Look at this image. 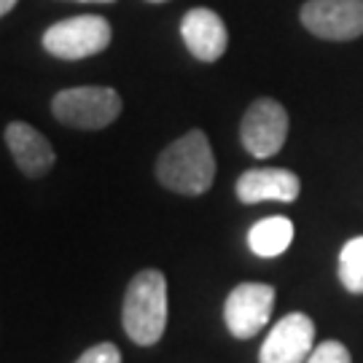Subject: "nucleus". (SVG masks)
Here are the masks:
<instances>
[{"instance_id": "f257e3e1", "label": "nucleus", "mask_w": 363, "mask_h": 363, "mask_svg": "<svg viewBox=\"0 0 363 363\" xmlns=\"http://www.w3.org/2000/svg\"><path fill=\"white\" fill-rule=\"evenodd\" d=\"M156 178L175 194L199 196L216 181V156L202 130L186 132L156 159Z\"/></svg>"}, {"instance_id": "f03ea898", "label": "nucleus", "mask_w": 363, "mask_h": 363, "mask_svg": "<svg viewBox=\"0 0 363 363\" xmlns=\"http://www.w3.org/2000/svg\"><path fill=\"white\" fill-rule=\"evenodd\" d=\"M127 337L140 345H156L167 328V277L159 269H143L130 280L121 307Z\"/></svg>"}, {"instance_id": "7ed1b4c3", "label": "nucleus", "mask_w": 363, "mask_h": 363, "mask_svg": "<svg viewBox=\"0 0 363 363\" xmlns=\"http://www.w3.org/2000/svg\"><path fill=\"white\" fill-rule=\"evenodd\" d=\"M57 121L76 130H105L121 113V97L111 86H73L52 100Z\"/></svg>"}, {"instance_id": "20e7f679", "label": "nucleus", "mask_w": 363, "mask_h": 363, "mask_svg": "<svg viewBox=\"0 0 363 363\" xmlns=\"http://www.w3.org/2000/svg\"><path fill=\"white\" fill-rule=\"evenodd\" d=\"M111 25L97 13H81L52 25L43 33V49L57 60H86L108 49Z\"/></svg>"}, {"instance_id": "39448f33", "label": "nucleus", "mask_w": 363, "mask_h": 363, "mask_svg": "<svg viewBox=\"0 0 363 363\" xmlns=\"http://www.w3.org/2000/svg\"><path fill=\"white\" fill-rule=\"evenodd\" d=\"M288 138V113L286 108L272 100L261 97L250 105L240 124V140L245 151L256 159H269L280 154V148Z\"/></svg>"}, {"instance_id": "423d86ee", "label": "nucleus", "mask_w": 363, "mask_h": 363, "mask_svg": "<svg viewBox=\"0 0 363 363\" xmlns=\"http://www.w3.org/2000/svg\"><path fill=\"white\" fill-rule=\"evenodd\" d=\"M301 25L323 40H355L363 35V0H307Z\"/></svg>"}, {"instance_id": "0eeeda50", "label": "nucleus", "mask_w": 363, "mask_h": 363, "mask_svg": "<svg viewBox=\"0 0 363 363\" xmlns=\"http://www.w3.org/2000/svg\"><path fill=\"white\" fill-rule=\"evenodd\" d=\"M274 310V288L267 283H240L223 304L226 328L237 339H253L269 323Z\"/></svg>"}, {"instance_id": "6e6552de", "label": "nucleus", "mask_w": 363, "mask_h": 363, "mask_svg": "<svg viewBox=\"0 0 363 363\" xmlns=\"http://www.w3.org/2000/svg\"><path fill=\"white\" fill-rule=\"evenodd\" d=\"M315 350V323L304 312L280 318L259 350V363H307Z\"/></svg>"}, {"instance_id": "1a4fd4ad", "label": "nucleus", "mask_w": 363, "mask_h": 363, "mask_svg": "<svg viewBox=\"0 0 363 363\" xmlns=\"http://www.w3.org/2000/svg\"><path fill=\"white\" fill-rule=\"evenodd\" d=\"M237 199L245 205L259 202H296L301 191V181L296 172L286 167H256L245 169L237 178Z\"/></svg>"}, {"instance_id": "9d476101", "label": "nucleus", "mask_w": 363, "mask_h": 363, "mask_svg": "<svg viewBox=\"0 0 363 363\" xmlns=\"http://www.w3.org/2000/svg\"><path fill=\"white\" fill-rule=\"evenodd\" d=\"M181 35L186 49L194 54L199 62H216L223 57L229 46L226 25L213 9H191L181 22Z\"/></svg>"}, {"instance_id": "9b49d317", "label": "nucleus", "mask_w": 363, "mask_h": 363, "mask_svg": "<svg viewBox=\"0 0 363 363\" xmlns=\"http://www.w3.org/2000/svg\"><path fill=\"white\" fill-rule=\"evenodd\" d=\"M6 145L27 178H43L57 162L52 143L25 121H11L6 127Z\"/></svg>"}, {"instance_id": "f8f14e48", "label": "nucleus", "mask_w": 363, "mask_h": 363, "mask_svg": "<svg viewBox=\"0 0 363 363\" xmlns=\"http://www.w3.org/2000/svg\"><path fill=\"white\" fill-rule=\"evenodd\" d=\"M291 242H294V223L283 216L261 218L247 232V245L261 259H274V256L286 253Z\"/></svg>"}, {"instance_id": "ddd939ff", "label": "nucleus", "mask_w": 363, "mask_h": 363, "mask_svg": "<svg viewBox=\"0 0 363 363\" xmlns=\"http://www.w3.org/2000/svg\"><path fill=\"white\" fill-rule=\"evenodd\" d=\"M339 280L345 291L363 294V234L345 242L339 253Z\"/></svg>"}, {"instance_id": "4468645a", "label": "nucleus", "mask_w": 363, "mask_h": 363, "mask_svg": "<svg viewBox=\"0 0 363 363\" xmlns=\"http://www.w3.org/2000/svg\"><path fill=\"white\" fill-rule=\"evenodd\" d=\"M307 363H352V358H350V350H347L342 342L328 339V342H320V345L312 350Z\"/></svg>"}, {"instance_id": "2eb2a0df", "label": "nucleus", "mask_w": 363, "mask_h": 363, "mask_svg": "<svg viewBox=\"0 0 363 363\" xmlns=\"http://www.w3.org/2000/svg\"><path fill=\"white\" fill-rule=\"evenodd\" d=\"M76 363H121V352H118L116 345L100 342V345H94V347L84 352Z\"/></svg>"}, {"instance_id": "dca6fc26", "label": "nucleus", "mask_w": 363, "mask_h": 363, "mask_svg": "<svg viewBox=\"0 0 363 363\" xmlns=\"http://www.w3.org/2000/svg\"><path fill=\"white\" fill-rule=\"evenodd\" d=\"M16 3H19V0H0V16H6Z\"/></svg>"}, {"instance_id": "f3484780", "label": "nucleus", "mask_w": 363, "mask_h": 363, "mask_svg": "<svg viewBox=\"0 0 363 363\" xmlns=\"http://www.w3.org/2000/svg\"><path fill=\"white\" fill-rule=\"evenodd\" d=\"M78 3H113V0H78Z\"/></svg>"}, {"instance_id": "a211bd4d", "label": "nucleus", "mask_w": 363, "mask_h": 363, "mask_svg": "<svg viewBox=\"0 0 363 363\" xmlns=\"http://www.w3.org/2000/svg\"><path fill=\"white\" fill-rule=\"evenodd\" d=\"M148 3H167V0H148Z\"/></svg>"}]
</instances>
